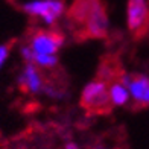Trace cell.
Returning <instances> with one entry per match:
<instances>
[{
    "label": "cell",
    "instance_id": "7c38bea8",
    "mask_svg": "<svg viewBox=\"0 0 149 149\" xmlns=\"http://www.w3.org/2000/svg\"><path fill=\"white\" fill-rule=\"evenodd\" d=\"M64 149H81L79 145L76 143V141H67V143L64 145Z\"/></svg>",
    "mask_w": 149,
    "mask_h": 149
},
{
    "label": "cell",
    "instance_id": "277c9868",
    "mask_svg": "<svg viewBox=\"0 0 149 149\" xmlns=\"http://www.w3.org/2000/svg\"><path fill=\"white\" fill-rule=\"evenodd\" d=\"M64 44V35L52 29H37L29 35L28 46L33 53L56 55Z\"/></svg>",
    "mask_w": 149,
    "mask_h": 149
},
{
    "label": "cell",
    "instance_id": "3957f363",
    "mask_svg": "<svg viewBox=\"0 0 149 149\" xmlns=\"http://www.w3.org/2000/svg\"><path fill=\"white\" fill-rule=\"evenodd\" d=\"M119 81L126 87L132 100L134 110H143L149 107V76L145 73H126L122 72Z\"/></svg>",
    "mask_w": 149,
    "mask_h": 149
},
{
    "label": "cell",
    "instance_id": "7a4b0ae2",
    "mask_svg": "<svg viewBox=\"0 0 149 149\" xmlns=\"http://www.w3.org/2000/svg\"><path fill=\"white\" fill-rule=\"evenodd\" d=\"M23 12L41 20L44 24H55L64 15L65 3L63 0H29L22 6Z\"/></svg>",
    "mask_w": 149,
    "mask_h": 149
},
{
    "label": "cell",
    "instance_id": "9c48e42d",
    "mask_svg": "<svg viewBox=\"0 0 149 149\" xmlns=\"http://www.w3.org/2000/svg\"><path fill=\"white\" fill-rule=\"evenodd\" d=\"M108 94H110V100L113 107H125L130 104V93H128L126 87L120 82V81H111L108 82Z\"/></svg>",
    "mask_w": 149,
    "mask_h": 149
},
{
    "label": "cell",
    "instance_id": "30bf717a",
    "mask_svg": "<svg viewBox=\"0 0 149 149\" xmlns=\"http://www.w3.org/2000/svg\"><path fill=\"white\" fill-rule=\"evenodd\" d=\"M41 93L46 94V96L50 97V99H64V96H65L63 87L56 85V84H52V82H47V81H46Z\"/></svg>",
    "mask_w": 149,
    "mask_h": 149
},
{
    "label": "cell",
    "instance_id": "ba28073f",
    "mask_svg": "<svg viewBox=\"0 0 149 149\" xmlns=\"http://www.w3.org/2000/svg\"><path fill=\"white\" fill-rule=\"evenodd\" d=\"M104 6L102 0H74L69 9V18L76 24H85L93 12Z\"/></svg>",
    "mask_w": 149,
    "mask_h": 149
},
{
    "label": "cell",
    "instance_id": "8fae6325",
    "mask_svg": "<svg viewBox=\"0 0 149 149\" xmlns=\"http://www.w3.org/2000/svg\"><path fill=\"white\" fill-rule=\"evenodd\" d=\"M11 49H12V41H11V43H3V44H0V69H2L3 64L6 63V59L9 58Z\"/></svg>",
    "mask_w": 149,
    "mask_h": 149
},
{
    "label": "cell",
    "instance_id": "52a82bcc",
    "mask_svg": "<svg viewBox=\"0 0 149 149\" xmlns=\"http://www.w3.org/2000/svg\"><path fill=\"white\" fill-rule=\"evenodd\" d=\"M110 22H108V14L105 5L99 8L96 12H93L91 17L84 24V35L87 38H104L108 33Z\"/></svg>",
    "mask_w": 149,
    "mask_h": 149
},
{
    "label": "cell",
    "instance_id": "5b68a950",
    "mask_svg": "<svg viewBox=\"0 0 149 149\" xmlns=\"http://www.w3.org/2000/svg\"><path fill=\"white\" fill-rule=\"evenodd\" d=\"M126 24L135 38L145 35L149 28V5L148 0H128Z\"/></svg>",
    "mask_w": 149,
    "mask_h": 149
},
{
    "label": "cell",
    "instance_id": "6da1fadb",
    "mask_svg": "<svg viewBox=\"0 0 149 149\" xmlns=\"http://www.w3.org/2000/svg\"><path fill=\"white\" fill-rule=\"evenodd\" d=\"M81 105L88 113H108L113 108L110 94H108V82L99 78L90 81L81 93Z\"/></svg>",
    "mask_w": 149,
    "mask_h": 149
},
{
    "label": "cell",
    "instance_id": "8992f818",
    "mask_svg": "<svg viewBox=\"0 0 149 149\" xmlns=\"http://www.w3.org/2000/svg\"><path fill=\"white\" fill-rule=\"evenodd\" d=\"M46 84V79L41 74L40 69L32 63H26L23 70L17 76V85L24 93L29 94H38L43 91V87Z\"/></svg>",
    "mask_w": 149,
    "mask_h": 149
}]
</instances>
